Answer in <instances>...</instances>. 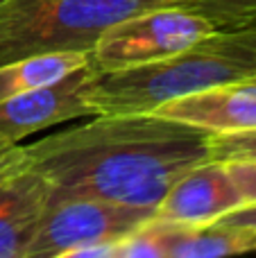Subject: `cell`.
<instances>
[{
  "mask_svg": "<svg viewBox=\"0 0 256 258\" xmlns=\"http://www.w3.org/2000/svg\"><path fill=\"white\" fill-rule=\"evenodd\" d=\"M213 134L154 111L93 116L23 147L52 197H98L157 209L170 186L211 159Z\"/></svg>",
  "mask_w": 256,
  "mask_h": 258,
  "instance_id": "1",
  "label": "cell"
},
{
  "mask_svg": "<svg viewBox=\"0 0 256 258\" xmlns=\"http://www.w3.org/2000/svg\"><path fill=\"white\" fill-rule=\"evenodd\" d=\"M256 77V21L218 27L188 50L139 68L100 73L93 89L95 116L143 113L193 91Z\"/></svg>",
  "mask_w": 256,
  "mask_h": 258,
  "instance_id": "2",
  "label": "cell"
},
{
  "mask_svg": "<svg viewBox=\"0 0 256 258\" xmlns=\"http://www.w3.org/2000/svg\"><path fill=\"white\" fill-rule=\"evenodd\" d=\"M166 0H0V63L36 52L89 50L107 27Z\"/></svg>",
  "mask_w": 256,
  "mask_h": 258,
  "instance_id": "3",
  "label": "cell"
},
{
  "mask_svg": "<svg viewBox=\"0 0 256 258\" xmlns=\"http://www.w3.org/2000/svg\"><path fill=\"white\" fill-rule=\"evenodd\" d=\"M216 30L204 14L188 7L154 5L107 27L91 48V66L98 73H116L157 63L188 50Z\"/></svg>",
  "mask_w": 256,
  "mask_h": 258,
  "instance_id": "4",
  "label": "cell"
},
{
  "mask_svg": "<svg viewBox=\"0 0 256 258\" xmlns=\"http://www.w3.org/2000/svg\"><path fill=\"white\" fill-rule=\"evenodd\" d=\"M154 218V209L98 197H50L27 258H75L100 245H116Z\"/></svg>",
  "mask_w": 256,
  "mask_h": 258,
  "instance_id": "5",
  "label": "cell"
},
{
  "mask_svg": "<svg viewBox=\"0 0 256 258\" xmlns=\"http://www.w3.org/2000/svg\"><path fill=\"white\" fill-rule=\"evenodd\" d=\"M98 75L93 66H86L48 86L0 98V150L21 145L23 138L59 122L95 116L91 98Z\"/></svg>",
  "mask_w": 256,
  "mask_h": 258,
  "instance_id": "6",
  "label": "cell"
},
{
  "mask_svg": "<svg viewBox=\"0 0 256 258\" xmlns=\"http://www.w3.org/2000/svg\"><path fill=\"white\" fill-rule=\"evenodd\" d=\"M50 197L48 179L14 145L0 163V258H27Z\"/></svg>",
  "mask_w": 256,
  "mask_h": 258,
  "instance_id": "7",
  "label": "cell"
},
{
  "mask_svg": "<svg viewBox=\"0 0 256 258\" xmlns=\"http://www.w3.org/2000/svg\"><path fill=\"white\" fill-rule=\"evenodd\" d=\"M245 200L222 161L209 159L193 165L170 186L154 218L168 224H211L225 218Z\"/></svg>",
  "mask_w": 256,
  "mask_h": 258,
  "instance_id": "8",
  "label": "cell"
},
{
  "mask_svg": "<svg viewBox=\"0 0 256 258\" xmlns=\"http://www.w3.org/2000/svg\"><path fill=\"white\" fill-rule=\"evenodd\" d=\"M154 113L204 129L209 134H236L256 129V77L193 91L161 102Z\"/></svg>",
  "mask_w": 256,
  "mask_h": 258,
  "instance_id": "9",
  "label": "cell"
},
{
  "mask_svg": "<svg viewBox=\"0 0 256 258\" xmlns=\"http://www.w3.org/2000/svg\"><path fill=\"white\" fill-rule=\"evenodd\" d=\"M157 220V218H154ZM161 227L163 258H211L256 251L254 229L231 224H168L157 220Z\"/></svg>",
  "mask_w": 256,
  "mask_h": 258,
  "instance_id": "10",
  "label": "cell"
},
{
  "mask_svg": "<svg viewBox=\"0 0 256 258\" xmlns=\"http://www.w3.org/2000/svg\"><path fill=\"white\" fill-rule=\"evenodd\" d=\"M86 66H91L89 50H54L5 61L0 63V98L48 86Z\"/></svg>",
  "mask_w": 256,
  "mask_h": 258,
  "instance_id": "11",
  "label": "cell"
},
{
  "mask_svg": "<svg viewBox=\"0 0 256 258\" xmlns=\"http://www.w3.org/2000/svg\"><path fill=\"white\" fill-rule=\"evenodd\" d=\"M204 14L216 27H236L256 21V0H168Z\"/></svg>",
  "mask_w": 256,
  "mask_h": 258,
  "instance_id": "12",
  "label": "cell"
},
{
  "mask_svg": "<svg viewBox=\"0 0 256 258\" xmlns=\"http://www.w3.org/2000/svg\"><path fill=\"white\" fill-rule=\"evenodd\" d=\"M211 159H254L256 161V129L211 136Z\"/></svg>",
  "mask_w": 256,
  "mask_h": 258,
  "instance_id": "13",
  "label": "cell"
},
{
  "mask_svg": "<svg viewBox=\"0 0 256 258\" xmlns=\"http://www.w3.org/2000/svg\"><path fill=\"white\" fill-rule=\"evenodd\" d=\"M240 190L245 204H256V161L254 159H231L222 161Z\"/></svg>",
  "mask_w": 256,
  "mask_h": 258,
  "instance_id": "14",
  "label": "cell"
},
{
  "mask_svg": "<svg viewBox=\"0 0 256 258\" xmlns=\"http://www.w3.org/2000/svg\"><path fill=\"white\" fill-rule=\"evenodd\" d=\"M218 222L231 224V227H243V229H254L256 231V204H243L220 218Z\"/></svg>",
  "mask_w": 256,
  "mask_h": 258,
  "instance_id": "15",
  "label": "cell"
},
{
  "mask_svg": "<svg viewBox=\"0 0 256 258\" xmlns=\"http://www.w3.org/2000/svg\"><path fill=\"white\" fill-rule=\"evenodd\" d=\"M9 150H12V147H7V150H0V163H3V159L7 156V152H9Z\"/></svg>",
  "mask_w": 256,
  "mask_h": 258,
  "instance_id": "16",
  "label": "cell"
},
{
  "mask_svg": "<svg viewBox=\"0 0 256 258\" xmlns=\"http://www.w3.org/2000/svg\"><path fill=\"white\" fill-rule=\"evenodd\" d=\"M166 3H168V0H166Z\"/></svg>",
  "mask_w": 256,
  "mask_h": 258,
  "instance_id": "17",
  "label": "cell"
}]
</instances>
